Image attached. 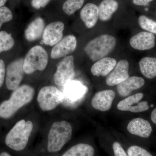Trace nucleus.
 Wrapping results in <instances>:
<instances>
[{"mask_svg":"<svg viewBox=\"0 0 156 156\" xmlns=\"http://www.w3.org/2000/svg\"><path fill=\"white\" fill-rule=\"evenodd\" d=\"M35 94L34 89L28 85L20 86L13 91L8 100L0 104V118L9 119L20 109L32 101Z\"/></svg>","mask_w":156,"mask_h":156,"instance_id":"f257e3e1","label":"nucleus"},{"mask_svg":"<svg viewBox=\"0 0 156 156\" xmlns=\"http://www.w3.org/2000/svg\"><path fill=\"white\" fill-rule=\"evenodd\" d=\"M31 121L21 119L17 122L7 134L5 143L9 147L17 151L23 150L28 144L33 130Z\"/></svg>","mask_w":156,"mask_h":156,"instance_id":"f03ea898","label":"nucleus"},{"mask_svg":"<svg viewBox=\"0 0 156 156\" xmlns=\"http://www.w3.org/2000/svg\"><path fill=\"white\" fill-rule=\"evenodd\" d=\"M72 134V127L67 121H57L53 123L48 135V152L56 153L61 150L71 139Z\"/></svg>","mask_w":156,"mask_h":156,"instance_id":"7ed1b4c3","label":"nucleus"},{"mask_svg":"<svg viewBox=\"0 0 156 156\" xmlns=\"http://www.w3.org/2000/svg\"><path fill=\"white\" fill-rule=\"evenodd\" d=\"M116 44L115 37L102 34L90 41L84 48V51L91 60L96 62L111 53Z\"/></svg>","mask_w":156,"mask_h":156,"instance_id":"20e7f679","label":"nucleus"},{"mask_svg":"<svg viewBox=\"0 0 156 156\" xmlns=\"http://www.w3.org/2000/svg\"><path fill=\"white\" fill-rule=\"evenodd\" d=\"M39 107L44 112L50 111L62 103L64 95L58 88L54 86H46L39 91L37 96Z\"/></svg>","mask_w":156,"mask_h":156,"instance_id":"39448f33","label":"nucleus"},{"mask_svg":"<svg viewBox=\"0 0 156 156\" xmlns=\"http://www.w3.org/2000/svg\"><path fill=\"white\" fill-rule=\"evenodd\" d=\"M48 54L42 47L36 46L29 51L23 60V69L27 74L43 71L48 65Z\"/></svg>","mask_w":156,"mask_h":156,"instance_id":"423d86ee","label":"nucleus"},{"mask_svg":"<svg viewBox=\"0 0 156 156\" xmlns=\"http://www.w3.org/2000/svg\"><path fill=\"white\" fill-rule=\"evenodd\" d=\"M74 61L73 56H65L58 62L53 76L54 83L57 86L63 87L73 80L75 76Z\"/></svg>","mask_w":156,"mask_h":156,"instance_id":"0eeeda50","label":"nucleus"},{"mask_svg":"<svg viewBox=\"0 0 156 156\" xmlns=\"http://www.w3.org/2000/svg\"><path fill=\"white\" fill-rule=\"evenodd\" d=\"M23 60L20 58L8 66L6 74V85L7 89L14 90L20 87L24 75Z\"/></svg>","mask_w":156,"mask_h":156,"instance_id":"6e6552de","label":"nucleus"},{"mask_svg":"<svg viewBox=\"0 0 156 156\" xmlns=\"http://www.w3.org/2000/svg\"><path fill=\"white\" fill-rule=\"evenodd\" d=\"M144 97L142 93H138L121 101L117 105V108L122 111H129L134 113L141 112L149 108L147 101L140 102Z\"/></svg>","mask_w":156,"mask_h":156,"instance_id":"1a4fd4ad","label":"nucleus"},{"mask_svg":"<svg viewBox=\"0 0 156 156\" xmlns=\"http://www.w3.org/2000/svg\"><path fill=\"white\" fill-rule=\"evenodd\" d=\"M64 23L60 21L51 23L45 27L43 32V42L47 45H56L63 37Z\"/></svg>","mask_w":156,"mask_h":156,"instance_id":"9d476101","label":"nucleus"},{"mask_svg":"<svg viewBox=\"0 0 156 156\" xmlns=\"http://www.w3.org/2000/svg\"><path fill=\"white\" fill-rule=\"evenodd\" d=\"M129 64L125 59L117 62L115 66L107 77L106 83L109 86H115L129 77Z\"/></svg>","mask_w":156,"mask_h":156,"instance_id":"9b49d317","label":"nucleus"},{"mask_svg":"<svg viewBox=\"0 0 156 156\" xmlns=\"http://www.w3.org/2000/svg\"><path fill=\"white\" fill-rule=\"evenodd\" d=\"M77 45L76 37L73 35L64 37L54 45L51 52V57L58 58L64 57L73 52Z\"/></svg>","mask_w":156,"mask_h":156,"instance_id":"f8f14e48","label":"nucleus"},{"mask_svg":"<svg viewBox=\"0 0 156 156\" xmlns=\"http://www.w3.org/2000/svg\"><path fill=\"white\" fill-rule=\"evenodd\" d=\"M115 93L112 90H105L97 92L91 101L92 107L95 109L106 112L111 108Z\"/></svg>","mask_w":156,"mask_h":156,"instance_id":"ddd939ff","label":"nucleus"},{"mask_svg":"<svg viewBox=\"0 0 156 156\" xmlns=\"http://www.w3.org/2000/svg\"><path fill=\"white\" fill-rule=\"evenodd\" d=\"M130 45L136 50H151L155 45V37L153 34L143 31L134 35L130 40Z\"/></svg>","mask_w":156,"mask_h":156,"instance_id":"4468645a","label":"nucleus"},{"mask_svg":"<svg viewBox=\"0 0 156 156\" xmlns=\"http://www.w3.org/2000/svg\"><path fill=\"white\" fill-rule=\"evenodd\" d=\"M63 87L64 99L66 98L72 101H76L80 99L83 97L87 91V87L79 81L73 80L66 84Z\"/></svg>","mask_w":156,"mask_h":156,"instance_id":"2eb2a0df","label":"nucleus"},{"mask_svg":"<svg viewBox=\"0 0 156 156\" xmlns=\"http://www.w3.org/2000/svg\"><path fill=\"white\" fill-rule=\"evenodd\" d=\"M127 129L131 134L136 136L148 138L150 136L152 128L147 120L141 118H136L128 124Z\"/></svg>","mask_w":156,"mask_h":156,"instance_id":"dca6fc26","label":"nucleus"},{"mask_svg":"<svg viewBox=\"0 0 156 156\" xmlns=\"http://www.w3.org/2000/svg\"><path fill=\"white\" fill-rule=\"evenodd\" d=\"M144 84L143 78L134 76L130 77L117 85V91L120 96L126 97L134 90L143 87Z\"/></svg>","mask_w":156,"mask_h":156,"instance_id":"f3484780","label":"nucleus"},{"mask_svg":"<svg viewBox=\"0 0 156 156\" xmlns=\"http://www.w3.org/2000/svg\"><path fill=\"white\" fill-rule=\"evenodd\" d=\"M80 17L87 28L94 27L99 19L98 6L93 3H87L81 11Z\"/></svg>","mask_w":156,"mask_h":156,"instance_id":"a211bd4d","label":"nucleus"},{"mask_svg":"<svg viewBox=\"0 0 156 156\" xmlns=\"http://www.w3.org/2000/svg\"><path fill=\"white\" fill-rule=\"evenodd\" d=\"M117 63L116 60L111 57H105L96 61L91 69L93 76H106L114 69Z\"/></svg>","mask_w":156,"mask_h":156,"instance_id":"6ab92c4d","label":"nucleus"},{"mask_svg":"<svg viewBox=\"0 0 156 156\" xmlns=\"http://www.w3.org/2000/svg\"><path fill=\"white\" fill-rule=\"evenodd\" d=\"M45 29L44 20L38 17L29 25L25 31L26 39L29 41H36L43 35Z\"/></svg>","mask_w":156,"mask_h":156,"instance_id":"aec40b11","label":"nucleus"},{"mask_svg":"<svg viewBox=\"0 0 156 156\" xmlns=\"http://www.w3.org/2000/svg\"><path fill=\"white\" fill-rule=\"evenodd\" d=\"M119 7V3L116 0H103L98 6L99 20L104 22L108 21Z\"/></svg>","mask_w":156,"mask_h":156,"instance_id":"412c9836","label":"nucleus"},{"mask_svg":"<svg viewBox=\"0 0 156 156\" xmlns=\"http://www.w3.org/2000/svg\"><path fill=\"white\" fill-rule=\"evenodd\" d=\"M140 69L144 76L153 79L156 76V57H145L139 62Z\"/></svg>","mask_w":156,"mask_h":156,"instance_id":"4be33fe9","label":"nucleus"},{"mask_svg":"<svg viewBox=\"0 0 156 156\" xmlns=\"http://www.w3.org/2000/svg\"><path fill=\"white\" fill-rule=\"evenodd\" d=\"M94 153L92 146L81 143L72 147L62 156H93Z\"/></svg>","mask_w":156,"mask_h":156,"instance_id":"5701e85b","label":"nucleus"},{"mask_svg":"<svg viewBox=\"0 0 156 156\" xmlns=\"http://www.w3.org/2000/svg\"><path fill=\"white\" fill-rule=\"evenodd\" d=\"M85 0H67L62 6V10L68 15H71L80 9Z\"/></svg>","mask_w":156,"mask_h":156,"instance_id":"b1692460","label":"nucleus"},{"mask_svg":"<svg viewBox=\"0 0 156 156\" xmlns=\"http://www.w3.org/2000/svg\"><path fill=\"white\" fill-rule=\"evenodd\" d=\"M14 41L11 35L4 31L0 32V53L13 48Z\"/></svg>","mask_w":156,"mask_h":156,"instance_id":"393cba45","label":"nucleus"},{"mask_svg":"<svg viewBox=\"0 0 156 156\" xmlns=\"http://www.w3.org/2000/svg\"><path fill=\"white\" fill-rule=\"evenodd\" d=\"M138 23L141 28L151 33L156 34V22L144 15L138 18Z\"/></svg>","mask_w":156,"mask_h":156,"instance_id":"a878e982","label":"nucleus"},{"mask_svg":"<svg viewBox=\"0 0 156 156\" xmlns=\"http://www.w3.org/2000/svg\"><path fill=\"white\" fill-rule=\"evenodd\" d=\"M128 156H153L143 148L137 146H132L128 150Z\"/></svg>","mask_w":156,"mask_h":156,"instance_id":"bb28decb","label":"nucleus"},{"mask_svg":"<svg viewBox=\"0 0 156 156\" xmlns=\"http://www.w3.org/2000/svg\"><path fill=\"white\" fill-rule=\"evenodd\" d=\"M13 17V14L11 10L7 7H3L0 8V28L5 23L8 22L11 20Z\"/></svg>","mask_w":156,"mask_h":156,"instance_id":"cd10ccee","label":"nucleus"},{"mask_svg":"<svg viewBox=\"0 0 156 156\" xmlns=\"http://www.w3.org/2000/svg\"><path fill=\"white\" fill-rule=\"evenodd\" d=\"M112 147L115 156H128L119 142L114 143Z\"/></svg>","mask_w":156,"mask_h":156,"instance_id":"c85d7f7f","label":"nucleus"},{"mask_svg":"<svg viewBox=\"0 0 156 156\" xmlns=\"http://www.w3.org/2000/svg\"><path fill=\"white\" fill-rule=\"evenodd\" d=\"M50 0H32L31 5L34 9H39L47 5Z\"/></svg>","mask_w":156,"mask_h":156,"instance_id":"c756f323","label":"nucleus"},{"mask_svg":"<svg viewBox=\"0 0 156 156\" xmlns=\"http://www.w3.org/2000/svg\"><path fill=\"white\" fill-rule=\"evenodd\" d=\"M5 77V62L0 59V88L2 86Z\"/></svg>","mask_w":156,"mask_h":156,"instance_id":"7c9ffc66","label":"nucleus"},{"mask_svg":"<svg viewBox=\"0 0 156 156\" xmlns=\"http://www.w3.org/2000/svg\"><path fill=\"white\" fill-rule=\"evenodd\" d=\"M153 0H133L134 5L137 6H145Z\"/></svg>","mask_w":156,"mask_h":156,"instance_id":"2f4dec72","label":"nucleus"},{"mask_svg":"<svg viewBox=\"0 0 156 156\" xmlns=\"http://www.w3.org/2000/svg\"><path fill=\"white\" fill-rule=\"evenodd\" d=\"M151 119L153 122L156 124V108L152 112L151 115Z\"/></svg>","mask_w":156,"mask_h":156,"instance_id":"473e14b6","label":"nucleus"},{"mask_svg":"<svg viewBox=\"0 0 156 156\" xmlns=\"http://www.w3.org/2000/svg\"><path fill=\"white\" fill-rule=\"evenodd\" d=\"M0 156H12L10 154L6 152H3L2 153L0 154Z\"/></svg>","mask_w":156,"mask_h":156,"instance_id":"72a5a7b5","label":"nucleus"},{"mask_svg":"<svg viewBox=\"0 0 156 156\" xmlns=\"http://www.w3.org/2000/svg\"><path fill=\"white\" fill-rule=\"evenodd\" d=\"M7 0H0V8L3 7V6L5 5Z\"/></svg>","mask_w":156,"mask_h":156,"instance_id":"f704fd0d","label":"nucleus"},{"mask_svg":"<svg viewBox=\"0 0 156 156\" xmlns=\"http://www.w3.org/2000/svg\"><path fill=\"white\" fill-rule=\"evenodd\" d=\"M154 105L152 104L151 105V107H153Z\"/></svg>","mask_w":156,"mask_h":156,"instance_id":"c9c22d12","label":"nucleus"}]
</instances>
